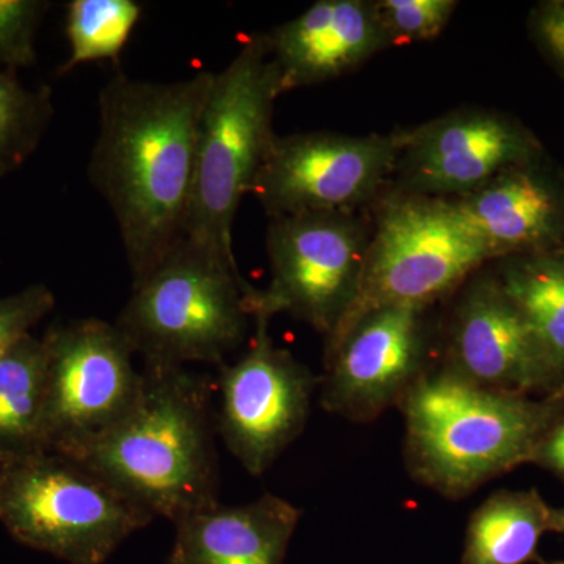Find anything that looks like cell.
Here are the masks:
<instances>
[{"label": "cell", "instance_id": "obj_16", "mask_svg": "<svg viewBox=\"0 0 564 564\" xmlns=\"http://www.w3.org/2000/svg\"><path fill=\"white\" fill-rule=\"evenodd\" d=\"M302 510L273 494L218 502L174 522L169 564H284Z\"/></svg>", "mask_w": 564, "mask_h": 564}, {"label": "cell", "instance_id": "obj_28", "mask_svg": "<svg viewBox=\"0 0 564 564\" xmlns=\"http://www.w3.org/2000/svg\"><path fill=\"white\" fill-rule=\"evenodd\" d=\"M551 530L564 534V508L562 510H552Z\"/></svg>", "mask_w": 564, "mask_h": 564}, {"label": "cell", "instance_id": "obj_21", "mask_svg": "<svg viewBox=\"0 0 564 564\" xmlns=\"http://www.w3.org/2000/svg\"><path fill=\"white\" fill-rule=\"evenodd\" d=\"M135 0H70L66 7L69 55L58 73L120 57L141 18Z\"/></svg>", "mask_w": 564, "mask_h": 564}, {"label": "cell", "instance_id": "obj_27", "mask_svg": "<svg viewBox=\"0 0 564 564\" xmlns=\"http://www.w3.org/2000/svg\"><path fill=\"white\" fill-rule=\"evenodd\" d=\"M534 462L544 464L552 473L562 475L564 478V421L554 423L545 433L534 455Z\"/></svg>", "mask_w": 564, "mask_h": 564}, {"label": "cell", "instance_id": "obj_4", "mask_svg": "<svg viewBox=\"0 0 564 564\" xmlns=\"http://www.w3.org/2000/svg\"><path fill=\"white\" fill-rule=\"evenodd\" d=\"M282 93L269 36L252 35L214 74L204 106L182 239L229 265L239 267L232 251L234 220L276 137L273 111Z\"/></svg>", "mask_w": 564, "mask_h": 564}, {"label": "cell", "instance_id": "obj_13", "mask_svg": "<svg viewBox=\"0 0 564 564\" xmlns=\"http://www.w3.org/2000/svg\"><path fill=\"white\" fill-rule=\"evenodd\" d=\"M447 369L481 388L519 395L551 388L560 378L532 326L496 281L474 282L464 293Z\"/></svg>", "mask_w": 564, "mask_h": 564}, {"label": "cell", "instance_id": "obj_14", "mask_svg": "<svg viewBox=\"0 0 564 564\" xmlns=\"http://www.w3.org/2000/svg\"><path fill=\"white\" fill-rule=\"evenodd\" d=\"M524 151L510 122L488 111H458L406 131L397 170L411 195L462 198L510 170Z\"/></svg>", "mask_w": 564, "mask_h": 564}, {"label": "cell", "instance_id": "obj_29", "mask_svg": "<svg viewBox=\"0 0 564 564\" xmlns=\"http://www.w3.org/2000/svg\"><path fill=\"white\" fill-rule=\"evenodd\" d=\"M549 564H564V562H555V563H549Z\"/></svg>", "mask_w": 564, "mask_h": 564}, {"label": "cell", "instance_id": "obj_25", "mask_svg": "<svg viewBox=\"0 0 564 564\" xmlns=\"http://www.w3.org/2000/svg\"><path fill=\"white\" fill-rule=\"evenodd\" d=\"M55 296L43 282L0 296V361L32 336L33 328L52 313Z\"/></svg>", "mask_w": 564, "mask_h": 564}, {"label": "cell", "instance_id": "obj_6", "mask_svg": "<svg viewBox=\"0 0 564 564\" xmlns=\"http://www.w3.org/2000/svg\"><path fill=\"white\" fill-rule=\"evenodd\" d=\"M154 516L87 466L54 454L2 466L0 524L33 551L68 564H104Z\"/></svg>", "mask_w": 564, "mask_h": 564}, {"label": "cell", "instance_id": "obj_5", "mask_svg": "<svg viewBox=\"0 0 564 564\" xmlns=\"http://www.w3.org/2000/svg\"><path fill=\"white\" fill-rule=\"evenodd\" d=\"M256 291L239 267L181 239L158 267L133 282L115 325L143 362L221 366L243 343Z\"/></svg>", "mask_w": 564, "mask_h": 564}, {"label": "cell", "instance_id": "obj_22", "mask_svg": "<svg viewBox=\"0 0 564 564\" xmlns=\"http://www.w3.org/2000/svg\"><path fill=\"white\" fill-rule=\"evenodd\" d=\"M52 90L22 84L18 70L0 69V180L25 165L50 131Z\"/></svg>", "mask_w": 564, "mask_h": 564}, {"label": "cell", "instance_id": "obj_30", "mask_svg": "<svg viewBox=\"0 0 564 564\" xmlns=\"http://www.w3.org/2000/svg\"><path fill=\"white\" fill-rule=\"evenodd\" d=\"M0 473H2V466H0Z\"/></svg>", "mask_w": 564, "mask_h": 564}, {"label": "cell", "instance_id": "obj_19", "mask_svg": "<svg viewBox=\"0 0 564 564\" xmlns=\"http://www.w3.org/2000/svg\"><path fill=\"white\" fill-rule=\"evenodd\" d=\"M46 348L29 336L0 361V466L46 452Z\"/></svg>", "mask_w": 564, "mask_h": 564}, {"label": "cell", "instance_id": "obj_11", "mask_svg": "<svg viewBox=\"0 0 564 564\" xmlns=\"http://www.w3.org/2000/svg\"><path fill=\"white\" fill-rule=\"evenodd\" d=\"M251 348L236 364H221L218 430L248 474H265L303 433L315 378L269 334L272 318L254 315Z\"/></svg>", "mask_w": 564, "mask_h": 564}, {"label": "cell", "instance_id": "obj_9", "mask_svg": "<svg viewBox=\"0 0 564 564\" xmlns=\"http://www.w3.org/2000/svg\"><path fill=\"white\" fill-rule=\"evenodd\" d=\"M46 348V452L70 456L131 410L141 383L131 344L115 323L80 318L52 326Z\"/></svg>", "mask_w": 564, "mask_h": 564}, {"label": "cell", "instance_id": "obj_2", "mask_svg": "<svg viewBox=\"0 0 564 564\" xmlns=\"http://www.w3.org/2000/svg\"><path fill=\"white\" fill-rule=\"evenodd\" d=\"M173 524L218 503L210 391L187 367L143 362L120 421L68 456Z\"/></svg>", "mask_w": 564, "mask_h": 564}, {"label": "cell", "instance_id": "obj_1", "mask_svg": "<svg viewBox=\"0 0 564 564\" xmlns=\"http://www.w3.org/2000/svg\"><path fill=\"white\" fill-rule=\"evenodd\" d=\"M214 74L150 82L117 70L99 93L88 177L113 214L133 282L184 236Z\"/></svg>", "mask_w": 564, "mask_h": 564}, {"label": "cell", "instance_id": "obj_8", "mask_svg": "<svg viewBox=\"0 0 564 564\" xmlns=\"http://www.w3.org/2000/svg\"><path fill=\"white\" fill-rule=\"evenodd\" d=\"M370 236L351 212L270 218L272 276L251 296V317L289 314L328 339L358 293Z\"/></svg>", "mask_w": 564, "mask_h": 564}, {"label": "cell", "instance_id": "obj_17", "mask_svg": "<svg viewBox=\"0 0 564 564\" xmlns=\"http://www.w3.org/2000/svg\"><path fill=\"white\" fill-rule=\"evenodd\" d=\"M454 204L491 258L540 243L555 225L554 196L522 172L500 173Z\"/></svg>", "mask_w": 564, "mask_h": 564}, {"label": "cell", "instance_id": "obj_24", "mask_svg": "<svg viewBox=\"0 0 564 564\" xmlns=\"http://www.w3.org/2000/svg\"><path fill=\"white\" fill-rule=\"evenodd\" d=\"M50 10L43 0H0V66L29 68L36 62V33Z\"/></svg>", "mask_w": 564, "mask_h": 564}, {"label": "cell", "instance_id": "obj_18", "mask_svg": "<svg viewBox=\"0 0 564 564\" xmlns=\"http://www.w3.org/2000/svg\"><path fill=\"white\" fill-rule=\"evenodd\" d=\"M551 513L533 489L492 494L470 516L463 564L532 562L541 538L551 530Z\"/></svg>", "mask_w": 564, "mask_h": 564}, {"label": "cell", "instance_id": "obj_12", "mask_svg": "<svg viewBox=\"0 0 564 564\" xmlns=\"http://www.w3.org/2000/svg\"><path fill=\"white\" fill-rule=\"evenodd\" d=\"M422 314L413 306L381 307L326 343L323 408L367 422L400 404L423 375Z\"/></svg>", "mask_w": 564, "mask_h": 564}, {"label": "cell", "instance_id": "obj_7", "mask_svg": "<svg viewBox=\"0 0 564 564\" xmlns=\"http://www.w3.org/2000/svg\"><path fill=\"white\" fill-rule=\"evenodd\" d=\"M489 259L451 199L411 193L391 199L370 236L358 293L326 343L381 307L425 310Z\"/></svg>", "mask_w": 564, "mask_h": 564}, {"label": "cell", "instance_id": "obj_10", "mask_svg": "<svg viewBox=\"0 0 564 564\" xmlns=\"http://www.w3.org/2000/svg\"><path fill=\"white\" fill-rule=\"evenodd\" d=\"M404 141L406 131L274 137L251 195L270 218L351 212L377 195L395 172Z\"/></svg>", "mask_w": 564, "mask_h": 564}, {"label": "cell", "instance_id": "obj_20", "mask_svg": "<svg viewBox=\"0 0 564 564\" xmlns=\"http://www.w3.org/2000/svg\"><path fill=\"white\" fill-rule=\"evenodd\" d=\"M500 288L532 326L560 377L564 373V254L516 263Z\"/></svg>", "mask_w": 564, "mask_h": 564}, {"label": "cell", "instance_id": "obj_26", "mask_svg": "<svg viewBox=\"0 0 564 564\" xmlns=\"http://www.w3.org/2000/svg\"><path fill=\"white\" fill-rule=\"evenodd\" d=\"M536 28L545 47L564 65V2L544 7L538 17Z\"/></svg>", "mask_w": 564, "mask_h": 564}, {"label": "cell", "instance_id": "obj_15", "mask_svg": "<svg viewBox=\"0 0 564 564\" xmlns=\"http://www.w3.org/2000/svg\"><path fill=\"white\" fill-rule=\"evenodd\" d=\"M267 36L284 93L343 76L389 46L364 0H318Z\"/></svg>", "mask_w": 564, "mask_h": 564}, {"label": "cell", "instance_id": "obj_23", "mask_svg": "<svg viewBox=\"0 0 564 564\" xmlns=\"http://www.w3.org/2000/svg\"><path fill=\"white\" fill-rule=\"evenodd\" d=\"M373 3L389 46L434 39L444 31L458 6L452 0H381Z\"/></svg>", "mask_w": 564, "mask_h": 564}, {"label": "cell", "instance_id": "obj_3", "mask_svg": "<svg viewBox=\"0 0 564 564\" xmlns=\"http://www.w3.org/2000/svg\"><path fill=\"white\" fill-rule=\"evenodd\" d=\"M399 406L408 467L451 499L533 462L558 415L554 402L481 388L451 369L423 373Z\"/></svg>", "mask_w": 564, "mask_h": 564}]
</instances>
